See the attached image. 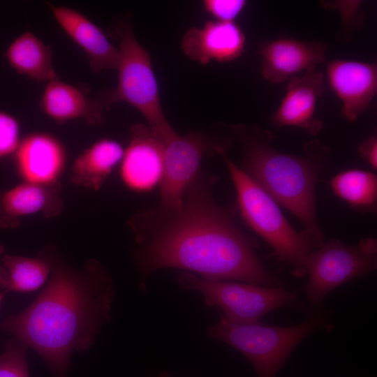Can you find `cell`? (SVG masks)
Here are the masks:
<instances>
[{
    "label": "cell",
    "mask_w": 377,
    "mask_h": 377,
    "mask_svg": "<svg viewBox=\"0 0 377 377\" xmlns=\"http://www.w3.org/2000/svg\"><path fill=\"white\" fill-rule=\"evenodd\" d=\"M119 31L117 84L98 98L105 108L119 102L129 103L140 112L156 133L167 140L176 132L162 110L150 55L135 38L128 22L123 23Z\"/></svg>",
    "instance_id": "6"
},
{
    "label": "cell",
    "mask_w": 377,
    "mask_h": 377,
    "mask_svg": "<svg viewBox=\"0 0 377 377\" xmlns=\"http://www.w3.org/2000/svg\"><path fill=\"white\" fill-rule=\"evenodd\" d=\"M246 4L244 0H205L203 6L215 20L234 22Z\"/></svg>",
    "instance_id": "25"
},
{
    "label": "cell",
    "mask_w": 377,
    "mask_h": 377,
    "mask_svg": "<svg viewBox=\"0 0 377 377\" xmlns=\"http://www.w3.org/2000/svg\"><path fill=\"white\" fill-rule=\"evenodd\" d=\"M124 148L118 141L102 138L85 149L74 160L71 182L78 186L98 191L119 166Z\"/></svg>",
    "instance_id": "19"
},
{
    "label": "cell",
    "mask_w": 377,
    "mask_h": 377,
    "mask_svg": "<svg viewBox=\"0 0 377 377\" xmlns=\"http://www.w3.org/2000/svg\"><path fill=\"white\" fill-rule=\"evenodd\" d=\"M327 46L320 41L282 37L260 45L262 76L272 84L315 70L326 57Z\"/></svg>",
    "instance_id": "11"
},
{
    "label": "cell",
    "mask_w": 377,
    "mask_h": 377,
    "mask_svg": "<svg viewBox=\"0 0 377 377\" xmlns=\"http://www.w3.org/2000/svg\"><path fill=\"white\" fill-rule=\"evenodd\" d=\"M329 85L342 103L341 115L353 122L366 112L377 91V65L337 59L327 66Z\"/></svg>",
    "instance_id": "13"
},
{
    "label": "cell",
    "mask_w": 377,
    "mask_h": 377,
    "mask_svg": "<svg viewBox=\"0 0 377 377\" xmlns=\"http://www.w3.org/2000/svg\"><path fill=\"white\" fill-rule=\"evenodd\" d=\"M40 103L43 112L57 123L81 119L98 126L104 121L105 108L99 98H90L77 87L59 79L47 83Z\"/></svg>",
    "instance_id": "17"
},
{
    "label": "cell",
    "mask_w": 377,
    "mask_h": 377,
    "mask_svg": "<svg viewBox=\"0 0 377 377\" xmlns=\"http://www.w3.org/2000/svg\"><path fill=\"white\" fill-rule=\"evenodd\" d=\"M324 75L315 70L291 77L286 91L269 123L276 127H297L318 135L323 122L315 117L317 100L324 90Z\"/></svg>",
    "instance_id": "14"
},
{
    "label": "cell",
    "mask_w": 377,
    "mask_h": 377,
    "mask_svg": "<svg viewBox=\"0 0 377 377\" xmlns=\"http://www.w3.org/2000/svg\"><path fill=\"white\" fill-rule=\"evenodd\" d=\"M4 254V246L0 243V259ZM7 287V274L5 268L1 264L0 262V289L3 291L6 290Z\"/></svg>",
    "instance_id": "27"
},
{
    "label": "cell",
    "mask_w": 377,
    "mask_h": 377,
    "mask_svg": "<svg viewBox=\"0 0 377 377\" xmlns=\"http://www.w3.org/2000/svg\"><path fill=\"white\" fill-rule=\"evenodd\" d=\"M234 141L232 127L226 135L195 131L181 135L175 133L165 140L158 205H179L186 189L200 173L203 158L226 154Z\"/></svg>",
    "instance_id": "9"
},
{
    "label": "cell",
    "mask_w": 377,
    "mask_h": 377,
    "mask_svg": "<svg viewBox=\"0 0 377 377\" xmlns=\"http://www.w3.org/2000/svg\"><path fill=\"white\" fill-rule=\"evenodd\" d=\"M5 57L19 74L33 80L47 83L58 79L51 47L30 31L17 36L8 47Z\"/></svg>",
    "instance_id": "20"
},
{
    "label": "cell",
    "mask_w": 377,
    "mask_h": 377,
    "mask_svg": "<svg viewBox=\"0 0 377 377\" xmlns=\"http://www.w3.org/2000/svg\"><path fill=\"white\" fill-rule=\"evenodd\" d=\"M376 267L377 242L374 237L363 239L355 245L336 239L324 242L311 252L307 260L306 311L323 309V302L329 293L346 282L367 275Z\"/></svg>",
    "instance_id": "8"
},
{
    "label": "cell",
    "mask_w": 377,
    "mask_h": 377,
    "mask_svg": "<svg viewBox=\"0 0 377 377\" xmlns=\"http://www.w3.org/2000/svg\"><path fill=\"white\" fill-rule=\"evenodd\" d=\"M15 167L22 182L45 187H58L67 153L55 136L36 132L21 140L15 152Z\"/></svg>",
    "instance_id": "12"
},
{
    "label": "cell",
    "mask_w": 377,
    "mask_h": 377,
    "mask_svg": "<svg viewBox=\"0 0 377 377\" xmlns=\"http://www.w3.org/2000/svg\"><path fill=\"white\" fill-rule=\"evenodd\" d=\"M28 348L16 337L6 342L0 355V377H29L26 357Z\"/></svg>",
    "instance_id": "23"
},
{
    "label": "cell",
    "mask_w": 377,
    "mask_h": 377,
    "mask_svg": "<svg viewBox=\"0 0 377 377\" xmlns=\"http://www.w3.org/2000/svg\"><path fill=\"white\" fill-rule=\"evenodd\" d=\"M48 5L60 27L83 50L94 72L117 69L119 50L98 26L75 9Z\"/></svg>",
    "instance_id": "16"
},
{
    "label": "cell",
    "mask_w": 377,
    "mask_h": 377,
    "mask_svg": "<svg viewBox=\"0 0 377 377\" xmlns=\"http://www.w3.org/2000/svg\"><path fill=\"white\" fill-rule=\"evenodd\" d=\"M165 142L148 125L138 124L131 127L119 165L120 179L126 188L146 192L159 186L164 170Z\"/></svg>",
    "instance_id": "10"
},
{
    "label": "cell",
    "mask_w": 377,
    "mask_h": 377,
    "mask_svg": "<svg viewBox=\"0 0 377 377\" xmlns=\"http://www.w3.org/2000/svg\"><path fill=\"white\" fill-rule=\"evenodd\" d=\"M7 293L6 291H1L0 292V307H1V303H2V301L6 295Z\"/></svg>",
    "instance_id": "28"
},
{
    "label": "cell",
    "mask_w": 377,
    "mask_h": 377,
    "mask_svg": "<svg viewBox=\"0 0 377 377\" xmlns=\"http://www.w3.org/2000/svg\"><path fill=\"white\" fill-rule=\"evenodd\" d=\"M232 129L243 149L240 168L296 216L303 232L320 246L324 235L316 217V185L330 147L315 140L304 145L302 155H293L272 146L274 135L269 131L244 125Z\"/></svg>",
    "instance_id": "3"
},
{
    "label": "cell",
    "mask_w": 377,
    "mask_h": 377,
    "mask_svg": "<svg viewBox=\"0 0 377 377\" xmlns=\"http://www.w3.org/2000/svg\"><path fill=\"white\" fill-rule=\"evenodd\" d=\"M158 377H170V376L167 374H163L160 375Z\"/></svg>",
    "instance_id": "29"
},
{
    "label": "cell",
    "mask_w": 377,
    "mask_h": 377,
    "mask_svg": "<svg viewBox=\"0 0 377 377\" xmlns=\"http://www.w3.org/2000/svg\"><path fill=\"white\" fill-rule=\"evenodd\" d=\"M57 188L22 182L0 191V228H15L22 218L37 214L47 217L58 215L62 205Z\"/></svg>",
    "instance_id": "18"
},
{
    "label": "cell",
    "mask_w": 377,
    "mask_h": 377,
    "mask_svg": "<svg viewBox=\"0 0 377 377\" xmlns=\"http://www.w3.org/2000/svg\"><path fill=\"white\" fill-rule=\"evenodd\" d=\"M0 262L7 274L6 293L36 291L45 285L52 272L47 250L36 257L4 253Z\"/></svg>",
    "instance_id": "21"
},
{
    "label": "cell",
    "mask_w": 377,
    "mask_h": 377,
    "mask_svg": "<svg viewBox=\"0 0 377 377\" xmlns=\"http://www.w3.org/2000/svg\"><path fill=\"white\" fill-rule=\"evenodd\" d=\"M360 156L373 169L377 168V138L370 136L361 142L357 147Z\"/></svg>",
    "instance_id": "26"
},
{
    "label": "cell",
    "mask_w": 377,
    "mask_h": 377,
    "mask_svg": "<svg viewBox=\"0 0 377 377\" xmlns=\"http://www.w3.org/2000/svg\"><path fill=\"white\" fill-rule=\"evenodd\" d=\"M215 177L200 172L175 206L158 205L133 215L128 226L142 290L154 272L177 268L209 280L265 287L282 281L262 264L255 241L237 225L236 209L217 202Z\"/></svg>",
    "instance_id": "1"
},
{
    "label": "cell",
    "mask_w": 377,
    "mask_h": 377,
    "mask_svg": "<svg viewBox=\"0 0 377 377\" xmlns=\"http://www.w3.org/2000/svg\"><path fill=\"white\" fill-rule=\"evenodd\" d=\"M308 318L292 326L261 324H235L221 314L217 323L208 327V336L242 353L253 364L258 377H274L297 345L320 330L330 332L329 312L325 309L306 313Z\"/></svg>",
    "instance_id": "5"
},
{
    "label": "cell",
    "mask_w": 377,
    "mask_h": 377,
    "mask_svg": "<svg viewBox=\"0 0 377 377\" xmlns=\"http://www.w3.org/2000/svg\"><path fill=\"white\" fill-rule=\"evenodd\" d=\"M245 36L235 22L209 21L201 27L190 28L184 35L182 48L191 59L206 65L227 62L244 52Z\"/></svg>",
    "instance_id": "15"
},
{
    "label": "cell",
    "mask_w": 377,
    "mask_h": 377,
    "mask_svg": "<svg viewBox=\"0 0 377 377\" xmlns=\"http://www.w3.org/2000/svg\"><path fill=\"white\" fill-rule=\"evenodd\" d=\"M21 140L17 120L0 111V158L15 154Z\"/></svg>",
    "instance_id": "24"
},
{
    "label": "cell",
    "mask_w": 377,
    "mask_h": 377,
    "mask_svg": "<svg viewBox=\"0 0 377 377\" xmlns=\"http://www.w3.org/2000/svg\"><path fill=\"white\" fill-rule=\"evenodd\" d=\"M333 193L353 208L362 212L375 210L377 200V177L371 172L349 170L331 179Z\"/></svg>",
    "instance_id": "22"
},
{
    "label": "cell",
    "mask_w": 377,
    "mask_h": 377,
    "mask_svg": "<svg viewBox=\"0 0 377 377\" xmlns=\"http://www.w3.org/2000/svg\"><path fill=\"white\" fill-rule=\"evenodd\" d=\"M177 282L184 290L199 292L207 306L220 308L221 315L235 324L258 323L267 313L283 306L303 309L297 293L282 286L209 280L188 272L179 274Z\"/></svg>",
    "instance_id": "7"
},
{
    "label": "cell",
    "mask_w": 377,
    "mask_h": 377,
    "mask_svg": "<svg viewBox=\"0 0 377 377\" xmlns=\"http://www.w3.org/2000/svg\"><path fill=\"white\" fill-rule=\"evenodd\" d=\"M237 193V207L245 223L272 248L278 260L290 265L295 276L306 275L309 254L317 247L303 231L297 232L277 202L227 155H221Z\"/></svg>",
    "instance_id": "4"
},
{
    "label": "cell",
    "mask_w": 377,
    "mask_h": 377,
    "mask_svg": "<svg viewBox=\"0 0 377 377\" xmlns=\"http://www.w3.org/2000/svg\"><path fill=\"white\" fill-rule=\"evenodd\" d=\"M47 251L48 281L26 309L0 323V331L32 348L54 377H66L73 352L93 346L111 320L114 285L99 262L90 260L76 270Z\"/></svg>",
    "instance_id": "2"
}]
</instances>
